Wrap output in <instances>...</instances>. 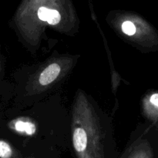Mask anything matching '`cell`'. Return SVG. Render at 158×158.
I'll return each mask as SVG.
<instances>
[{"instance_id": "52a82bcc", "label": "cell", "mask_w": 158, "mask_h": 158, "mask_svg": "<svg viewBox=\"0 0 158 158\" xmlns=\"http://www.w3.org/2000/svg\"><path fill=\"white\" fill-rule=\"evenodd\" d=\"M122 31L127 35H134L137 32V26L133 22L125 21L122 24Z\"/></svg>"}, {"instance_id": "6da1fadb", "label": "cell", "mask_w": 158, "mask_h": 158, "mask_svg": "<svg viewBox=\"0 0 158 158\" xmlns=\"http://www.w3.org/2000/svg\"><path fill=\"white\" fill-rule=\"evenodd\" d=\"M37 15L42 21L47 22L50 25H56L61 20V15L58 10L50 9L45 6H40L37 10Z\"/></svg>"}, {"instance_id": "277c9868", "label": "cell", "mask_w": 158, "mask_h": 158, "mask_svg": "<svg viewBox=\"0 0 158 158\" xmlns=\"http://www.w3.org/2000/svg\"><path fill=\"white\" fill-rule=\"evenodd\" d=\"M15 129L18 132L30 136L33 135L36 131V127L34 123L28 121H22V120H19L15 123Z\"/></svg>"}, {"instance_id": "3957f363", "label": "cell", "mask_w": 158, "mask_h": 158, "mask_svg": "<svg viewBox=\"0 0 158 158\" xmlns=\"http://www.w3.org/2000/svg\"><path fill=\"white\" fill-rule=\"evenodd\" d=\"M148 112L152 120L158 121V93H154L148 98Z\"/></svg>"}, {"instance_id": "8992f818", "label": "cell", "mask_w": 158, "mask_h": 158, "mask_svg": "<svg viewBox=\"0 0 158 158\" xmlns=\"http://www.w3.org/2000/svg\"><path fill=\"white\" fill-rule=\"evenodd\" d=\"M14 156L15 153L11 145L0 140V158H13Z\"/></svg>"}, {"instance_id": "7a4b0ae2", "label": "cell", "mask_w": 158, "mask_h": 158, "mask_svg": "<svg viewBox=\"0 0 158 158\" xmlns=\"http://www.w3.org/2000/svg\"><path fill=\"white\" fill-rule=\"evenodd\" d=\"M61 68L57 63H52L42 72L40 77V83L43 86L50 84L58 77Z\"/></svg>"}, {"instance_id": "5b68a950", "label": "cell", "mask_w": 158, "mask_h": 158, "mask_svg": "<svg viewBox=\"0 0 158 158\" xmlns=\"http://www.w3.org/2000/svg\"><path fill=\"white\" fill-rule=\"evenodd\" d=\"M127 158H153V154L149 145L143 143L134 150Z\"/></svg>"}]
</instances>
